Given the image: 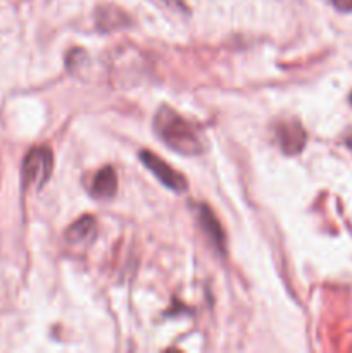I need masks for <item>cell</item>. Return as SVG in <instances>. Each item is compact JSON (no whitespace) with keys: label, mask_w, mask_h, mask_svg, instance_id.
<instances>
[{"label":"cell","mask_w":352,"mask_h":353,"mask_svg":"<svg viewBox=\"0 0 352 353\" xmlns=\"http://www.w3.org/2000/svg\"><path fill=\"white\" fill-rule=\"evenodd\" d=\"M199 219L202 224V231L206 233V236L209 238L211 243L214 245L216 250H219L221 254H224V243H226V238H224L223 228H221L219 221L214 217V212L207 205H200L199 209Z\"/></svg>","instance_id":"8992f818"},{"label":"cell","mask_w":352,"mask_h":353,"mask_svg":"<svg viewBox=\"0 0 352 353\" xmlns=\"http://www.w3.org/2000/svg\"><path fill=\"white\" fill-rule=\"evenodd\" d=\"M52 168H54V157L48 147L31 148L23 161V188L41 190V186L50 179Z\"/></svg>","instance_id":"7a4b0ae2"},{"label":"cell","mask_w":352,"mask_h":353,"mask_svg":"<svg viewBox=\"0 0 352 353\" xmlns=\"http://www.w3.org/2000/svg\"><path fill=\"white\" fill-rule=\"evenodd\" d=\"M154 131L171 150L182 155H199L206 148L200 131L168 105L159 107L155 112Z\"/></svg>","instance_id":"6da1fadb"},{"label":"cell","mask_w":352,"mask_h":353,"mask_svg":"<svg viewBox=\"0 0 352 353\" xmlns=\"http://www.w3.org/2000/svg\"><path fill=\"white\" fill-rule=\"evenodd\" d=\"M275 133L278 145L282 147L283 154L286 155L299 154L304 148V145H306L307 134L304 131V128L300 126V123H297V121H283V123H278L275 128Z\"/></svg>","instance_id":"277c9868"},{"label":"cell","mask_w":352,"mask_h":353,"mask_svg":"<svg viewBox=\"0 0 352 353\" xmlns=\"http://www.w3.org/2000/svg\"><path fill=\"white\" fill-rule=\"evenodd\" d=\"M97 236V223L92 216H85L72 223L66 231V240L71 245L93 243Z\"/></svg>","instance_id":"52a82bcc"},{"label":"cell","mask_w":352,"mask_h":353,"mask_svg":"<svg viewBox=\"0 0 352 353\" xmlns=\"http://www.w3.org/2000/svg\"><path fill=\"white\" fill-rule=\"evenodd\" d=\"M117 192V176L114 168L106 165L100 171H97L92 178L90 185V195L97 200H109Z\"/></svg>","instance_id":"5b68a950"},{"label":"cell","mask_w":352,"mask_h":353,"mask_svg":"<svg viewBox=\"0 0 352 353\" xmlns=\"http://www.w3.org/2000/svg\"><path fill=\"white\" fill-rule=\"evenodd\" d=\"M347 145H349V148H351V150H352V137L347 140Z\"/></svg>","instance_id":"9c48e42d"},{"label":"cell","mask_w":352,"mask_h":353,"mask_svg":"<svg viewBox=\"0 0 352 353\" xmlns=\"http://www.w3.org/2000/svg\"><path fill=\"white\" fill-rule=\"evenodd\" d=\"M140 161L141 164H144L145 168H147L148 171H150L152 174H154L155 178L166 186V188L182 193L185 192L186 186H188L186 179L183 178L178 171H175L171 165L166 164L164 161H161V159H159L155 154H152V152L148 150L140 152Z\"/></svg>","instance_id":"3957f363"},{"label":"cell","mask_w":352,"mask_h":353,"mask_svg":"<svg viewBox=\"0 0 352 353\" xmlns=\"http://www.w3.org/2000/svg\"><path fill=\"white\" fill-rule=\"evenodd\" d=\"M351 103H352V95H351Z\"/></svg>","instance_id":"30bf717a"},{"label":"cell","mask_w":352,"mask_h":353,"mask_svg":"<svg viewBox=\"0 0 352 353\" xmlns=\"http://www.w3.org/2000/svg\"><path fill=\"white\" fill-rule=\"evenodd\" d=\"M331 3H333L338 10H344V12L352 10V0H331Z\"/></svg>","instance_id":"ba28073f"}]
</instances>
